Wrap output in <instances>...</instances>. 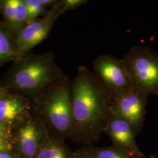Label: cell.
Wrapping results in <instances>:
<instances>
[{
	"mask_svg": "<svg viewBox=\"0 0 158 158\" xmlns=\"http://www.w3.org/2000/svg\"><path fill=\"white\" fill-rule=\"evenodd\" d=\"M38 158H68V154L62 147L50 142L40 150Z\"/></svg>",
	"mask_w": 158,
	"mask_h": 158,
	"instance_id": "obj_13",
	"label": "cell"
},
{
	"mask_svg": "<svg viewBox=\"0 0 158 158\" xmlns=\"http://www.w3.org/2000/svg\"><path fill=\"white\" fill-rule=\"evenodd\" d=\"M28 12L27 6L23 1L16 0L15 2V15L14 22L12 29L18 30L28 21Z\"/></svg>",
	"mask_w": 158,
	"mask_h": 158,
	"instance_id": "obj_14",
	"label": "cell"
},
{
	"mask_svg": "<svg viewBox=\"0 0 158 158\" xmlns=\"http://www.w3.org/2000/svg\"><path fill=\"white\" fill-rule=\"evenodd\" d=\"M92 158H147L131 155L114 147H89L84 148Z\"/></svg>",
	"mask_w": 158,
	"mask_h": 158,
	"instance_id": "obj_11",
	"label": "cell"
},
{
	"mask_svg": "<svg viewBox=\"0 0 158 158\" xmlns=\"http://www.w3.org/2000/svg\"><path fill=\"white\" fill-rule=\"evenodd\" d=\"M72 158H92V157L84 149L83 151L74 155Z\"/></svg>",
	"mask_w": 158,
	"mask_h": 158,
	"instance_id": "obj_19",
	"label": "cell"
},
{
	"mask_svg": "<svg viewBox=\"0 0 158 158\" xmlns=\"http://www.w3.org/2000/svg\"><path fill=\"white\" fill-rule=\"evenodd\" d=\"M4 130V128H3V125L2 124V123H0V136L2 135V132Z\"/></svg>",
	"mask_w": 158,
	"mask_h": 158,
	"instance_id": "obj_22",
	"label": "cell"
},
{
	"mask_svg": "<svg viewBox=\"0 0 158 158\" xmlns=\"http://www.w3.org/2000/svg\"><path fill=\"white\" fill-rule=\"evenodd\" d=\"M23 2L28 12V21H33L36 17L45 13V8L41 6L38 0H25Z\"/></svg>",
	"mask_w": 158,
	"mask_h": 158,
	"instance_id": "obj_15",
	"label": "cell"
},
{
	"mask_svg": "<svg viewBox=\"0 0 158 158\" xmlns=\"http://www.w3.org/2000/svg\"><path fill=\"white\" fill-rule=\"evenodd\" d=\"M39 3L42 6L46 8V7H53L56 6L58 1H54V0H38Z\"/></svg>",
	"mask_w": 158,
	"mask_h": 158,
	"instance_id": "obj_18",
	"label": "cell"
},
{
	"mask_svg": "<svg viewBox=\"0 0 158 158\" xmlns=\"http://www.w3.org/2000/svg\"><path fill=\"white\" fill-rule=\"evenodd\" d=\"M73 115L72 134L82 143L97 141L104 132L111 100L93 72L80 66L70 82Z\"/></svg>",
	"mask_w": 158,
	"mask_h": 158,
	"instance_id": "obj_1",
	"label": "cell"
},
{
	"mask_svg": "<svg viewBox=\"0 0 158 158\" xmlns=\"http://www.w3.org/2000/svg\"><path fill=\"white\" fill-rule=\"evenodd\" d=\"M5 91L4 90H0V99L2 98V97H4V94L5 93Z\"/></svg>",
	"mask_w": 158,
	"mask_h": 158,
	"instance_id": "obj_23",
	"label": "cell"
},
{
	"mask_svg": "<svg viewBox=\"0 0 158 158\" xmlns=\"http://www.w3.org/2000/svg\"><path fill=\"white\" fill-rule=\"evenodd\" d=\"M147 103V96L132 88L111 100L110 113L129 123L137 135L144 121Z\"/></svg>",
	"mask_w": 158,
	"mask_h": 158,
	"instance_id": "obj_6",
	"label": "cell"
},
{
	"mask_svg": "<svg viewBox=\"0 0 158 158\" xmlns=\"http://www.w3.org/2000/svg\"><path fill=\"white\" fill-rule=\"evenodd\" d=\"M0 158H12V157L6 153L0 152Z\"/></svg>",
	"mask_w": 158,
	"mask_h": 158,
	"instance_id": "obj_21",
	"label": "cell"
},
{
	"mask_svg": "<svg viewBox=\"0 0 158 158\" xmlns=\"http://www.w3.org/2000/svg\"><path fill=\"white\" fill-rule=\"evenodd\" d=\"M133 89L147 96L158 94V54L140 46L131 48L121 59Z\"/></svg>",
	"mask_w": 158,
	"mask_h": 158,
	"instance_id": "obj_3",
	"label": "cell"
},
{
	"mask_svg": "<svg viewBox=\"0 0 158 158\" xmlns=\"http://www.w3.org/2000/svg\"><path fill=\"white\" fill-rule=\"evenodd\" d=\"M104 132L110 138L113 147L136 156H145L136 144L134 130L124 119L110 113Z\"/></svg>",
	"mask_w": 158,
	"mask_h": 158,
	"instance_id": "obj_8",
	"label": "cell"
},
{
	"mask_svg": "<svg viewBox=\"0 0 158 158\" xmlns=\"http://www.w3.org/2000/svg\"><path fill=\"white\" fill-rule=\"evenodd\" d=\"M6 148L7 147L6 145V143L0 139V151L6 149Z\"/></svg>",
	"mask_w": 158,
	"mask_h": 158,
	"instance_id": "obj_20",
	"label": "cell"
},
{
	"mask_svg": "<svg viewBox=\"0 0 158 158\" xmlns=\"http://www.w3.org/2000/svg\"><path fill=\"white\" fill-rule=\"evenodd\" d=\"M23 102L16 97L0 99V123H10L18 118L23 111Z\"/></svg>",
	"mask_w": 158,
	"mask_h": 158,
	"instance_id": "obj_9",
	"label": "cell"
},
{
	"mask_svg": "<svg viewBox=\"0 0 158 158\" xmlns=\"http://www.w3.org/2000/svg\"><path fill=\"white\" fill-rule=\"evenodd\" d=\"M16 0H6L2 3V11L6 24L12 28L15 15Z\"/></svg>",
	"mask_w": 158,
	"mask_h": 158,
	"instance_id": "obj_16",
	"label": "cell"
},
{
	"mask_svg": "<svg viewBox=\"0 0 158 158\" xmlns=\"http://www.w3.org/2000/svg\"><path fill=\"white\" fill-rule=\"evenodd\" d=\"M18 53L9 36L0 27V62L13 59Z\"/></svg>",
	"mask_w": 158,
	"mask_h": 158,
	"instance_id": "obj_12",
	"label": "cell"
},
{
	"mask_svg": "<svg viewBox=\"0 0 158 158\" xmlns=\"http://www.w3.org/2000/svg\"><path fill=\"white\" fill-rule=\"evenodd\" d=\"M43 94L44 111L51 126L61 134H72L73 115L70 82L67 77L63 76Z\"/></svg>",
	"mask_w": 158,
	"mask_h": 158,
	"instance_id": "obj_4",
	"label": "cell"
},
{
	"mask_svg": "<svg viewBox=\"0 0 158 158\" xmlns=\"http://www.w3.org/2000/svg\"><path fill=\"white\" fill-rule=\"evenodd\" d=\"M93 72L111 100L132 89L121 59L102 55L93 62Z\"/></svg>",
	"mask_w": 158,
	"mask_h": 158,
	"instance_id": "obj_5",
	"label": "cell"
},
{
	"mask_svg": "<svg viewBox=\"0 0 158 158\" xmlns=\"http://www.w3.org/2000/svg\"><path fill=\"white\" fill-rule=\"evenodd\" d=\"M149 158H156L155 157H153V156H151V157H150Z\"/></svg>",
	"mask_w": 158,
	"mask_h": 158,
	"instance_id": "obj_24",
	"label": "cell"
},
{
	"mask_svg": "<svg viewBox=\"0 0 158 158\" xmlns=\"http://www.w3.org/2000/svg\"><path fill=\"white\" fill-rule=\"evenodd\" d=\"M60 15L56 4L45 17L29 23L19 32L15 45L17 52L27 53L45 40Z\"/></svg>",
	"mask_w": 158,
	"mask_h": 158,
	"instance_id": "obj_7",
	"label": "cell"
},
{
	"mask_svg": "<svg viewBox=\"0 0 158 158\" xmlns=\"http://www.w3.org/2000/svg\"><path fill=\"white\" fill-rule=\"evenodd\" d=\"M63 77L51 53L32 57L18 68L13 77L18 90L28 93L43 94Z\"/></svg>",
	"mask_w": 158,
	"mask_h": 158,
	"instance_id": "obj_2",
	"label": "cell"
},
{
	"mask_svg": "<svg viewBox=\"0 0 158 158\" xmlns=\"http://www.w3.org/2000/svg\"><path fill=\"white\" fill-rule=\"evenodd\" d=\"M89 2L87 0H64L57 2V6L58 8L60 14L76 9L81 6H84Z\"/></svg>",
	"mask_w": 158,
	"mask_h": 158,
	"instance_id": "obj_17",
	"label": "cell"
},
{
	"mask_svg": "<svg viewBox=\"0 0 158 158\" xmlns=\"http://www.w3.org/2000/svg\"><path fill=\"white\" fill-rule=\"evenodd\" d=\"M38 131L32 124H28L19 131V138L23 152L28 156L35 154L38 147Z\"/></svg>",
	"mask_w": 158,
	"mask_h": 158,
	"instance_id": "obj_10",
	"label": "cell"
}]
</instances>
